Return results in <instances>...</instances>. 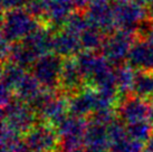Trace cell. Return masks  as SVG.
Listing matches in <instances>:
<instances>
[{"label":"cell","mask_w":153,"mask_h":152,"mask_svg":"<svg viewBox=\"0 0 153 152\" xmlns=\"http://www.w3.org/2000/svg\"><path fill=\"white\" fill-rule=\"evenodd\" d=\"M83 51L81 36L62 27L54 31L53 51L64 58H71Z\"/></svg>","instance_id":"4fadbf2b"},{"label":"cell","mask_w":153,"mask_h":152,"mask_svg":"<svg viewBox=\"0 0 153 152\" xmlns=\"http://www.w3.org/2000/svg\"><path fill=\"white\" fill-rule=\"evenodd\" d=\"M85 86V78L77 65L76 59L73 57L65 58L58 91L66 96H71L79 92Z\"/></svg>","instance_id":"8fae6325"},{"label":"cell","mask_w":153,"mask_h":152,"mask_svg":"<svg viewBox=\"0 0 153 152\" xmlns=\"http://www.w3.org/2000/svg\"><path fill=\"white\" fill-rule=\"evenodd\" d=\"M81 152H107V151H104V150H94V149H86V150Z\"/></svg>","instance_id":"f546056e"},{"label":"cell","mask_w":153,"mask_h":152,"mask_svg":"<svg viewBox=\"0 0 153 152\" xmlns=\"http://www.w3.org/2000/svg\"><path fill=\"white\" fill-rule=\"evenodd\" d=\"M97 107V89L86 85L85 87L68 96L69 115L86 118L93 114Z\"/></svg>","instance_id":"30bf717a"},{"label":"cell","mask_w":153,"mask_h":152,"mask_svg":"<svg viewBox=\"0 0 153 152\" xmlns=\"http://www.w3.org/2000/svg\"><path fill=\"white\" fill-rule=\"evenodd\" d=\"M145 149L149 152H153V135L150 138V140L145 143Z\"/></svg>","instance_id":"83f0119b"},{"label":"cell","mask_w":153,"mask_h":152,"mask_svg":"<svg viewBox=\"0 0 153 152\" xmlns=\"http://www.w3.org/2000/svg\"><path fill=\"white\" fill-rule=\"evenodd\" d=\"M137 39L139 35L134 31L116 29L105 36L101 54L114 66L125 64L132 47Z\"/></svg>","instance_id":"7a4b0ae2"},{"label":"cell","mask_w":153,"mask_h":152,"mask_svg":"<svg viewBox=\"0 0 153 152\" xmlns=\"http://www.w3.org/2000/svg\"><path fill=\"white\" fill-rule=\"evenodd\" d=\"M60 152H67V151H60ZM78 152H81V151H78Z\"/></svg>","instance_id":"1f68e13d"},{"label":"cell","mask_w":153,"mask_h":152,"mask_svg":"<svg viewBox=\"0 0 153 152\" xmlns=\"http://www.w3.org/2000/svg\"><path fill=\"white\" fill-rule=\"evenodd\" d=\"M27 74L26 69L17 64L11 62H4L2 63V71H1V87L16 92L20 82Z\"/></svg>","instance_id":"e0dca14e"},{"label":"cell","mask_w":153,"mask_h":152,"mask_svg":"<svg viewBox=\"0 0 153 152\" xmlns=\"http://www.w3.org/2000/svg\"><path fill=\"white\" fill-rule=\"evenodd\" d=\"M105 36H106V34H104L102 30L94 27L93 25H89L81 35V42L83 51H101Z\"/></svg>","instance_id":"44dd1931"},{"label":"cell","mask_w":153,"mask_h":152,"mask_svg":"<svg viewBox=\"0 0 153 152\" xmlns=\"http://www.w3.org/2000/svg\"><path fill=\"white\" fill-rule=\"evenodd\" d=\"M148 121H149L150 124H151L153 127V103L151 104V106H150L149 115H148Z\"/></svg>","instance_id":"f1b7e54d"},{"label":"cell","mask_w":153,"mask_h":152,"mask_svg":"<svg viewBox=\"0 0 153 152\" xmlns=\"http://www.w3.org/2000/svg\"><path fill=\"white\" fill-rule=\"evenodd\" d=\"M42 26L38 19L30 15L25 8H18L2 13L1 39L10 44L22 40Z\"/></svg>","instance_id":"6da1fadb"},{"label":"cell","mask_w":153,"mask_h":152,"mask_svg":"<svg viewBox=\"0 0 153 152\" xmlns=\"http://www.w3.org/2000/svg\"><path fill=\"white\" fill-rule=\"evenodd\" d=\"M42 89H43L42 85L35 78L34 75L31 73L30 74L27 73L16 89L15 96L27 104H29L30 102L34 101L35 97L42 92Z\"/></svg>","instance_id":"ffe728a7"},{"label":"cell","mask_w":153,"mask_h":152,"mask_svg":"<svg viewBox=\"0 0 153 152\" xmlns=\"http://www.w3.org/2000/svg\"><path fill=\"white\" fill-rule=\"evenodd\" d=\"M1 115L2 123H6L22 135L28 133L38 124L37 113L27 103L16 96L7 105L1 107Z\"/></svg>","instance_id":"3957f363"},{"label":"cell","mask_w":153,"mask_h":152,"mask_svg":"<svg viewBox=\"0 0 153 152\" xmlns=\"http://www.w3.org/2000/svg\"><path fill=\"white\" fill-rule=\"evenodd\" d=\"M140 152H149V151H148L146 149H143V150H142V151H140Z\"/></svg>","instance_id":"4dcf8cb0"},{"label":"cell","mask_w":153,"mask_h":152,"mask_svg":"<svg viewBox=\"0 0 153 152\" xmlns=\"http://www.w3.org/2000/svg\"><path fill=\"white\" fill-rule=\"evenodd\" d=\"M65 58L56 53H48L39 57L31 66V74L43 89L58 91Z\"/></svg>","instance_id":"5b68a950"},{"label":"cell","mask_w":153,"mask_h":152,"mask_svg":"<svg viewBox=\"0 0 153 152\" xmlns=\"http://www.w3.org/2000/svg\"><path fill=\"white\" fill-rule=\"evenodd\" d=\"M126 63L136 71H153V42L139 38L132 47Z\"/></svg>","instance_id":"9a60e30c"},{"label":"cell","mask_w":153,"mask_h":152,"mask_svg":"<svg viewBox=\"0 0 153 152\" xmlns=\"http://www.w3.org/2000/svg\"><path fill=\"white\" fill-rule=\"evenodd\" d=\"M88 124L86 118L68 115L56 127L60 136V148L63 151L78 152L85 145V132Z\"/></svg>","instance_id":"8992f818"},{"label":"cell","mask_w":153,"mask_h":152,"mask_svg":"<svg viewBox=\"0 0 153 152\" xmlns=\"http://www.w3.org/2000/svg\"><path fill=\"white\" fill-rule=\"evenodd\" d=\"M150 106L151 104L149 101L130 94L121 98L116 107V112L120 120L128 125L131 123L148 120Z\"/></svg>","instance_id":"ba28073f"},{"label":"cell","mask_w":153,"mask_h":152,"mask_svg":"<svg viewBox=\"0 0 153 152\" xmlns=\"http://www.w3.org/2000/svg\"><path fill=\"white\" fill-rule=\"evenodd\" d=\"M136 69L132 67L128 63L122 64L115 67V76H116V86L119 89L121 98L126 95L132 94L133 83L135 78Z\"/></svg>","instance_id":"d6986e66"},{"label":"cell","mask_w":153,"mask_h":152,"mask_svg":"<svg viewBox=\"0 0 153 152\" xmlns=\"http://www.w3.org/2000/svg\"><path fill=\"white\" fill-rule=\"evenodd\" d=\"M132 94L145 101L153 100V71H136Z\"/></svg>","instance_id":"ac0fdd59"},{"label":"cell","mask_w":153,"mask_h":152,"mask_svg":"<svg viewBox=\"0 0 153 152\" xmlns=\"http://www.w3.org/2000/svg\"><path fill=\"white\" fill-rule=\"evenodd\" d=\"M76 11H85L93 0H71Z\"/></svg>","instance_id":"cb8c5ba5"},{"label":"cell","mask_w":153,"mask_h":152,"mask_svg":"<svg viewBox=\"0 0 153 152\" xmlns=\"http://www.w3.org/2000/svg\"><path fill=\"white\" fill-rule=\"evenodd\" d=\"M28 0H1V8L2 13L13 10L18 8H25Z\"/></svg>","instance_id":"603a6c76"},{"label":"cell","mask_w":153,"mask_h":152,"mask_svg":"<svg viewBox=\"0 0 153 152\" xmlns=\"http://www.w3.org/2000/svg\"><path fill=\"white\" fill-rule=\"evenodd\" d=\"M74 9L71 0H46L43 25L56 31L66 24Z\"/></svg>","instance_id":"7c38bea8"},{"label":"cell","mask_w":153,"mask_h":152,"mask_svg":"<svg viewBox=\"0 0 153 152\" xmlns=\"http://www.w3.org/2000/svg\"><path fill=\"white\" fill-rule=\"evenodd\" d=\"M146 13H148V18L150 20H153V1L146 7Z\"/></svg>","instance_id":"484cf974"},{"label":"cell","mask_w":153,"mask_h":152,"mask_svg":"<svg viewBox=\"0 0 153 152\" xmlns=\"http://www.w3.org/2000/svg\"><path fill=\"white\" fill-rule=\"evenodd\" d=\"M142 38H145V39H148V40L153 42V20H150L148 28H146V30H145V33Z\"/></svg>","instance_id":"d4e9b609"},{"label":"cell","mask_w":153,"mask_h":152,"mask_svg":"<svg viewBox=\"0 0 153 152\" xmlns=\"http://www.w3.org/2000/svg\"><path fill=\"white\" fill-rule=\"evenodd\" d=\"M24 141L31 152H59L60 136L57 129L46 123H38L24 135Z\"/></svg>","instance_id":"52a82bcc"},{"label":"cell","mask_w":153,"mask_h":152,"mask_svg":"<svg viewBox=\"0 0 153 152\" xmlns=\"http://www.w3.org/2000/svg\"><path fill=\"white\" fill-rule=\"evenodd\" d=\"M68 114V96L59 92V94H57L51 101L44 106L37 115L40 122L57 127L67 118Z\"/></svg>","instance_id":"5bb4252c"},{"label":"cell","mask_w":153,"mask_h":152,"mask_svg":"<svg viewBox=\"0 0 153 152\" xmlns=\"http://www.w3.org/2000/svg\"><path fill=\"white\" fill-rule=\"evenodd\" d=\"M112 10L116 29L130 30L137 34L141 26L149 20L146 8L137 4L134 0H113Z\"/></svg>","instance_id":"277c9868"},{"label":"cell","mask_w":153,"mask_h":152,"mask_svg":"<svg viewBox=\"0 0 153 152\" xmlns=\"http://www.w3.org/2000/svg\"><path fill=\"white\" fill-rule=\"evenodd\" d=\"M126 131L130 139L143 144L146 143L153 135V127L148 120L128 124Z\"/></svg>","instance_id":"7402d4cb"},{"label":"cell","mask_w":153,"mask_h":152,"mask_svg":"<svg viewBox=\"0 0 153 152\" xmlns=\"http://www.w3.org/2000/svg\"><path fill=\"white\" fill-rule=\"evenodd\" d=\"M136 4H140V6H142V7H148L151 2H152L153 0H134Z\"/></svg>","instance_id":"4316f807"},{"label":"cell","mask_w":153,"mask_h":152,"mask_svg":"<svg viewBox=\"0 0 153 152\" xmlns=\"http://www.w3.org/2000/svg\"><path fill=\"white\" fill-rule=\"evenodd\" d=\"M84 13L89 24L102 30L104 34L107 35L116 30L110 0H93Z\"/></svg>","instance_id":"9c48e42d"},{"label":"cell","mask_w":153,"mask_h":152,"mask_svg":"<svg viewBox=\"0 0 153 152\" xmlns=\"http://www.w3.org/2000/svg\"><path fill=\"white\" fill-rule=\"evenodd\" d=\"M35 152H42V151H35Z\"/></svg>","instance_id":"d6a6232c"},{"label":"cell","mask_w":153,"mask_h":152,"mask_svg":"<svg viewBox=\"0 0 153 152\" xmlns=\"http://www.w3.org/2000/svg\"><path fill=\"white\" fill-rule=\"evenodd\" d=\"M85 147L94 150H110L111 141L107 127L88 118V124L85 132Z\"/></svg>","instance_id":"2e32d148"}]
</instances>
